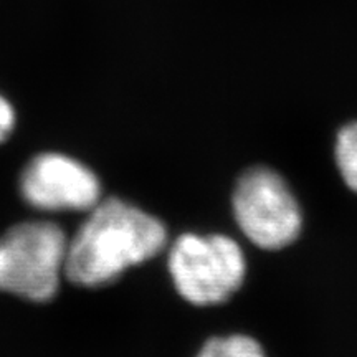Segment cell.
Returning a JSON list of instances; mask_svg holds the SVG:
<instances>
[{"label":"cell","mask_w":357,"mask_h":357,"mask_svg":"<svg viewBox=\"0 0 357 357\" xmlns=\"http://www.w3.org/2000/svg\"><path fill=\"white\" fill-rule=\"evenodd\" d=\"M20 194L43 212H89L101 200L96 174L79 160L60 153H43L26 164Z\"/></svg>","instance_id":"obj_5"},{"label":"cell","mask_w":357,"mask_h":357,"mask_svg":"<svg viewBox=\"0 0 357 357\" xmlns=\"http://www.w3.org/2000/svg\"><path fill=\"white\" fill-rule=\"evenodd\" d=\"M166 242L159 218L121 199L100 200L68 240L65 276L78 287H102L158 255Z\"/></svg>","instance_id":"obj_1"},{"label":"cell","mask_w":357,"mask_h":357,"mask_svg":"<svg viewBox=\"0 0 357 357\" xmlns=\"http://www.w3.org/2000/svg\"><path fill=\"white\" fill-rule=\"evenodd\" d=\"M245 265L242 248L225 235H181L169 252L174 287L199 306L229 300L242 287Z\"/></svg>","instance_id":"obj_3"},{"label":"cell","mask_w":357,"mask_h":357,"mask_svg":"<svg viewBox=\"0 0 357 357\" xmlns=\"http://www.w3.org/2000/svg\"><path fill=\"white\" fill-rule=\"evenodd\" d=\"M15 128V111L6 98L0 95V142L10 136Z\"/></svg>","instance_id":"obj_8"},{"label":"cell","mask_w":357,"mask_h":357,"mask_svg":"<svg viewBox=\"0 0 357 357\" xmlns=\"http://www.w3.org/2000/svg\"><path fill=\"white\" fill-rule=\"evenodd\" d=\"M68 238L53 222L17 223L0 236V291L50 301L65 276Z\"/></svg>","instance_id":"obj_2"},{"label":"cell","mask_w":357,"mask_h":357,"mask_svg":"<svg viewBox=\"0 0 357 357\" xmlns=\"http://www.w3.org/2000/svg\"><path fill=\"white\" fill-rule=\"evenodd\" d=\"M334 153L337 169L347 187L357 192V121L339 131Z\"/></svg>","instance_id":"obj_6"},{"label":"cell","mask_w":357,"mask_h":357,"mask_svg":"<svg viewBox=\"0 0 357 357\" xmlns=\"http://www.w3.org/2000/svg\"><path fill=\"white\" fill-rule=\"evenodd\" d=\"M197 357H266L255 339L248 336L213 337L202 347Z\"/></svg>","instance_id":"obj_7"},{"label":"cell","mask_w":357,"mask_h":357,"mask_svg":"<svg viewBox=\"0 0 357 357\" xmlns=\"http://www.w3.org/2000/svg\"><path fill=\"white\" fill-rule=\"evenodd\" d=\"M234 213L243 234L260 248L280 250L300 235V205L283 177L268 167H253L238 178Z\"/></svg>","instance_id":"obj_4"}]
</instances>
